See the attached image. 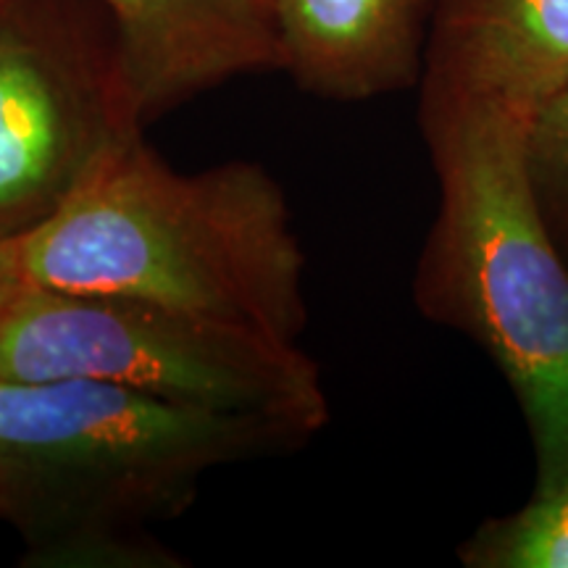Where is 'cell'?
<instances>
[{"mask_svg":"<svg viewBox=\"0 0 568 568\" xmlns=\"http://www.w3.org/2000/svg\"><path fill=\"white\" fill-rule=\"evenodd\" d=\"M9 245L21 284L132 297L293 343L308 324L293 209L255 161L176 172L140 134Z\"/></svg>","mask_w":568,"mask_h":568,"instance_id":"obj_1","label":"cell"},{"mask_svg":"<svg viewBox=\"0 0 568 568\" xmlns=\"http://www.w3.org/2000/svg\"><path fill=\"white\" fill-rule=\"evenodd\" d=\"M301 445L276 426L101 382H0V516L34 568H180L155 535L216 468Z\"/></svg>","mask_w":568,"mask_h":568,"instance_id":"obj_2","label":"cell"},{"mask_svg":"<svg viewBox=\"0 0 568 568\" xmlns=\"http://www.w3.org/2000/svg\"><path fill=\"white\" fill-rule=\"evenodd\" d=\"M439 211L416 276L418 305L493 355L537 447V489L568 481V268L524 166L527 124L422 105Z\"/></svg>","mask_w":568,"mask_h":568,"instance_id":"obj_3","label":"cell"},{"mask_svg":"<svg viewBox=\"0 0 568 568\" xmlns=\"http://www.w3.org/2000/svg\"><path fill=\"white\" fill-rule=\"evenodd\" d=\"M59 379L253 418L301 445L329 422L316 361L293 339L132 297L21 284L0 303V382Z\"/></svg>","mask_w":568,"mask_h":568,"instance_id":"obj_4","label":"cell"},{"mask_svg":"<svg viewBox=\"0 0 568 568\" xmlns=\"http://www.w3.org/2000/svg\"><path fill=\"white\" fill-rule=\"evenodd\" d=\"M142 132L111 27L0 9V240L53 216Z\"/></svg>","mask_w":568,"mask_h":568,"instance_id":"obj_5","label":"cell"},{"mask_svg":"<svg viewBox=\"0 0 568 568\" xmlns=\"http://www.w3.org/2000/svg\"><path fill=\"white\" fill-rule=\"evenodd\" d=\"M142 124L219 84L282 69L272 0H98Z\"/></svg>","mask_w":568,"mask_h":568,"instance_id":"obj_6","label":"cell"},{"mask_svg":"<svg viewBox=\"0 0 568 568\" xmlns=\"http://www.w3.org/2000/svg\"><path fill=\"white\" fill-rule=\"evenodd\" d=\"M568 82V0H435L422 105L527 124Z\"/></svg>","mask_w":568,"mask_h":568,"instance_id":"obj_7","label":"cell"},{"mask_svg":"<svg viewBox=\"0 0 568 568\" xmlns=\"http://www.w3.org/2000/svg\"><path fill=\"white\" fill-rule=\"evenodd\" d=\"M282 71L326 101L422 80L435 0H272Z\"/></svg>","mask_w":568,"mask_h":568,"instance_id":"obj_8","label":"cell"},{"mask_svg":"<svg viewBox=\"0 0 568 568\" xmlns=\"http://www.w3.org/2000/svg\"><path fill=\"white\" fill-rule=\"evenodd\" d=\"M460 560L471 568H568V481L537 489L518 514L485 524Z\"/></svg>","mask_w":568,"mask_h":568,"instance_id":"obj_9","label":"cell"},{"mask_svg":"<svg viewBox=\"0 0 568 568\" xmlns=\"http://www.w3.org/2000/svg\"><path fill=\"white\" fill-rule=\"evenodd\" d=\"M524 166L550 237H568V82L531 113L524 130Z\"/></svg>","mask_w":568,"mask_h":568,"instance_id":"obj_10","label":"cell"},{"mask_svg":"<svg viewBox=\"0 0 568 568\" xmlns=\"http://www.w3.org/2000/svg\"><path fill=\"white\" fill-rule=\"evenodd\" d=\"M21 287V280L17 274V266L11 261V245L9 240H0V303H6L9 297Z\"/></svg>","mask_w":568,"mask_h":568,"instance_id":"obj_11","label":"cell"}]
</instances>
